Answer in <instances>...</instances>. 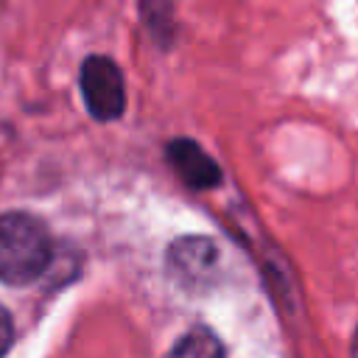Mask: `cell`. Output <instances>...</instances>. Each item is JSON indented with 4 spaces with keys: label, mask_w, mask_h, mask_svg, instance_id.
Listing matches in <instances>:
<instances>
[{
    "label": "cell",
    "mask_w": 358,
    "mask_h": 358,
    "mask_svg": "<svg viewBox=\"0 0 358 358\" xmlns=\"http://www.w3.org/2000/svg\"><path fill=\"white\" fill-rule=\"evenodd\" d=\"M48 263V229L28 213L0 215V280L8 285H28L45 274Z\"/></svg>",
    "instance_id": "1"
},
{
    "label": "cell",
    "mask_w": 358,
    "mask_h": 358,
    "mask_svg": "<svg viewBox=\"0 0 358 358\" xmlns=\"http://www.w3.org/2000/svg\"><path fill=\"white\" fill-rule=\"evenodd\" d=\"M81 95L95 120H117L126 109V84L120 67L106 56L84 59Z\"/></svg>",
    "instance_id": "2"
},
{
    "label": "cell",
    "mask_w": 358,
    "mask_h": 358,
    "mask_svg": "<svg viewBox=\"0 0 358 358\" xmlns=\"http://www.w3.org/2000/svg\"><path fill=\"white\" fill-rule=\"evenodd\" d=\"M168 266L173 271V277L185 285H201L207 282L213 274H215V266H218V249L210 238H201V235H190V238H182L171 246L168 252Z\"/></svg>",
    "instance_id": "3"
},
{
    "label": "cell",
    "mask_w": 358,
    "mask_h": 358,
    "mask_svg": "<svg viewBox=\"0 0 358 358\" xmlns=\"http://www.w3.org/2000/svg\"><path fill=\"white\" fill-rule=\"evenodd\" d=\"M168 159L179 179L193 190H210L221 182V171L215 159L193 140H171L168 143Z\"/></svg>",
    "instance_id": "4"
},
{
    "label": "cell",
    "mask_w": 358,
    "mask_h": 358,
    "mask_svg": "<svg viewBox=\"0 0 358 358\" xmlns=\"http://www.w3.org/2000/svg\"><path fill=\"white\" fill-rule=\"evenodd\" d=\"M165 358H224V344L210 327H190Z\"/></svg>",
    "instance_id": "5"
},
{
    "label": "cell",
    "mask_w": 358,
    "mask_h": 358,
    "mask_svg": "<svg viewBox=\"0 0 358 358\" xmlns=\"http://www.w3.org/2000/svg\"><path fill=\"white\" fill-rule=\"evenodd\" d=\"M11 338H14V322H11L8 310H6V308H0V358L8 352Z\"/></svg>",
    "instance_id": "6"
},
{
    "label": "cell",
    "mask_w": 358,
    "mask_h": 358,
    "mask_svg": "<svg viewBox=\"0 0 358 358\" xmlns=\"http://www.w3.org/2000/svg\"><path fill=\"white\" fill-rule=\"evenodd\" d=\"M352 358H358V330H355V338H352Z\"/></svg>",
    "instance_id": "7"
}]
</instances>
